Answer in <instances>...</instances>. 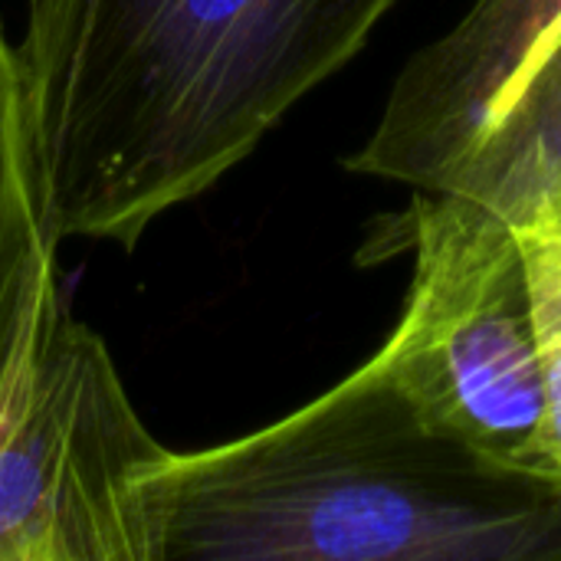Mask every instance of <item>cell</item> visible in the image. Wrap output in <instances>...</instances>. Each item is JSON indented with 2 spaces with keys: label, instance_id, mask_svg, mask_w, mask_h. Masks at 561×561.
<instances>
[{
  "label": "cell",
  "instance_id": "obj_7",
  "mask_svg": "<svg viewBox=\"0 0 561 561\" xmlns=\"http://www.w3.org/2000/svg\"><path fill=\"white\" fill-rule=\"evenodd\" d=\"M516 224L561 191V36L500 99L490 125L444 187Z\"/></svg>",
  "mask_w": 561,
  "mask_h": 561
},
{
  "label": "cell",
  "instance_id": "obj_1",
  "mask_svg": "<svg viewBox=\"0 0 561 561\" xmlns=\"http://www.w3.org/2000/svg\"><path fill=\"white\" fill-rule=\"evenodd\" d=\"M398 0H26L16 43L59 240L135 250L207 194Z\"/></svg>",
  "mask_w": 561,
  "mask_h": 561
},
{
  "label": "cell",
  "instance_id": "obj_5",
  "mask_svg": "<svg viewBox=\"0 0 561 561\" xmlns=\"http://www.w3.org/2000/svg\"><path fill=\"white\" fill-rule=\"evenodd\" d=\"M561 36V0H473L421 46L345 161L352 174L437 194L477 148L500 99Z\"/></svg>",
  "mask_w": 561,
  "mask_h": 561
},
{
  "label": "cell",
  "instance_id": "obj_6",
  "mask_svg": "<svg viewBox=\"0 0 561 561\" xmlns=\"http://www.w3.org/2000/svg\"><path fill=\"white\" fill-rule=\"evenodd\" d=\"M26 79L16 43L0 23V394L62 306Z\"/></svg>",
  "mask_w": 561,
  "mask_h": 561
},
{
  "label": "cell",
  "instance_id": "obj_2",
  "mask_svg": "<svg viewBox=\"0 0 561 561\" xmlns=\"http://www.w3.org/2000/svg\"><path fill=\"white\" fill-rule=\"evenodd\" d=\"M151 561H561V477L427 421L371 355L335 388L141 480Z\"/></svg>",
  "mask_w": 561,
  "mask_h": 561
},
{
  "label": "cell",
  "instance_id": "obj_4",
  "mask_svg": "<svg viewBox=\"0 0 561 561\" xmlns=\"http://www.w3.org/2000/svg\"><path fill=\"white\" fill-rule=\"evenodd\" d=\"M164 454L62 302L0 394V561H151L141 480Z\"/></svg>",
  "mask_w": 561,
  "mask_h": 561
},
{
  "label": "cell",
  "instance_id": "obj_8",
  "mask_svg": "<svg viewBox=\"0 0 561 561\" xmlns=\"http://www.w3.org/2000/svg\"><path fill=\"white\" fill-rule=\"evenodd\" d=\"M513 230L526 263L533 329L549 404V431L561 460V191L536 201L513 224Z\"/></svg>",
  "mask_w": 561,
  "mask_h": 561
},
{
  "label": "cell",
  "instance_id": "obj_3",
  "mask_svg": "<svg viewBox=\"0 0 561 561\" xmlns=\"http://www.w3.org/2000/svg\"><path fill=\"white\" fill-rule=\"evenodd\" d=\"M408 220L414 276L375 358L440 431L503 467L561 477L513 224L450 191H414Z\"/></svg>",
  "mask_w": 561,
  "mask_h": 561
}]
</instances>
